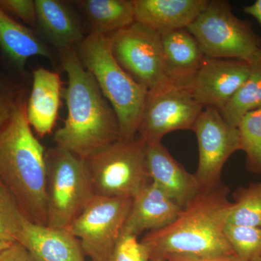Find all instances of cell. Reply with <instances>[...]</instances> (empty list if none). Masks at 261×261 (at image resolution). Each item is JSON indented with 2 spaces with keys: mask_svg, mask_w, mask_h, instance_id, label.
<instances>
[{
  "mask_svg": "<svg viewBox=\"0 0 261 261\" xmlns=\"http://www.w3.org/2000/svg\"><path fill=\"white\" fill-rule=\"evenodd\" d=\"M0 8L25 23L37 27V8L34 0H0Z\"/></svg>",
  "mask_w": 261,
  "mask_h": 261,
  "instance_id": "83f0119b",
  "label": "cell"
},
{
  "mask_svg": "<svg viewBox=\"0 0 261 261\" xmlns=\"http://www.w3.org/2000/svg\"><path fill=\"white\" fill-rule=\"evenodd\" d=\"M0 47L20 70L34 56L51 59L49 48L30 29L24 27L0 8Z\"/></svg>",
  "mask_w": 261,
  "mask_h": 261,
  "instance_id": "ffe728a7",
  "label": "cell"
},
{
  "mask_svg": "<svg viewBox=\"0 0 261 261\" xmlns=\"http://www.w3.org/2000/svg\"><path fill=\"white\" fill-rule=\"evenodd\" d=\"M182 208L152 182H149L132 199L123 231L140 236L144 231H155L171 224Z\"/></svg>",
  "mask_w": 261,
  "mask_h": 261,
  "instance_id": "9a60e30c",
  "label": "cell"
},
{
  "mask_svg": "<svg viewBox=\"0 0 261 261\" xmlns=\"http://www.w3.org/2000/svg\"><path fill=\"white\" fill-rule=\"evenodd\" d=\"M237 128L241 150L246 154L247 167L261 173V109L245 115Z\"/></svg>",
  "mask_w": 261,
  "mask_h": 261,
  "instance_id": "cb8c5ba5",
  "label": "cell"
},
{
  "mask_svg": "<svg viewBox=\"0 0 261 261\" xmlns=\"http://www.w3.org/2000/svg\"><path fill=\"white\" fill-rule=\"evenodd\" d=\"M27 218L14 196L0 180V240L18 243Z\"/></svg>",
  "mask_w": 261,
  "mask_h": 261,
  "instance_id": "484cf974",
  "label": "cell"
},
{
  "mask_svg": "<svg viewBox=\"0 0 261 261\" xmlns=\"http://www.w3.org/2000/svg\"><path fill=\"white\" fill-rule=\"evenodd\" d=\"M132 199L95 195L67 228L92 261H107L126 223Z\"/></svg>",
  "mask_w": 261,
  "mask_h": 261,
  "instance_id": "9c48e42d",
  "label": "cell"
},
{
  "mask_svg": "<svg viewBox=\"0 0 261 261\" xmlns=\"http://www.w3.org/2000/svg\"><path fill=\"white\" fill-rule=\"evenodd\" d=\"M27 101L0 125V180L32 222L47 225L45 147L33 133Z\"/></svg>",
  "mask_w": 261,
  "mask_h": 261,
  "instance_id": "3957f363",
  "label": "cell"
},
{
  "mask_svg": "<svg viewBox=\"0 0 261 261\" xmlns=\"http://www.w3.org/2000/svg\"><path fill=\"white\" fill-rule=\"evenodd\" d=\"M250 74L238 92L220 111L233 126L247 113L261 109V56L251 63Z\"/></svg>",
  "mask_w": 261,
  "mask_h": 261,
  "instance_id": "7402d4cb",
  "label": "cell"
},
{
  "mask_svg": "<svg viewBox=\"0 0 261 261\" xmlns=\"http://www.w3.org/2000/svg\"><path fill=\"white\" fill-rule=\"evenodd\" d=\"M107 261H149V252L138 237L122 231Z\"/></svg>",
  "mask_w": 261,
  "mask_h": 261,
  "instance_id": "4316f807",
  "label": "cell"
},
{
  "mask_svg": "<svg viewBox=\"0 0 261 261\" xmlns=\"http://www.w3.org/2000/svg\"><path fill=\"white\" fill-rule=\"evenodd\" d=\"M193 132L199 149L195 176L201 190H212L222 185L225 163L234 152L241 150L238 129L224 119L219 110L206 107L196 121Z\"/></svg>",
  "mask_w": 261,
  "mask_h": 261,
  "instance_id": "8fae6325",
  "label": "cell"
},
{
  "mask_svg": "<svg viewBox=\"0 0 261 261\" xmlns=\"http://www.w3.org/2000/svg\"><path fill=\"white\" fill-rule=\"evenodd\" d=\"M243 11L250 16L253 17L261 27V0H257L252 5L245 7Z\"/></svg>",
  "mask_w": 261,
  "mask_h": 261,
  "instance_id": "4dcf8cb0",
  "label": "cell"
},
{
  "mask_svg": "<svg viewBox=\"0 0 261 261\" xmlns=\"http://www.w3.org/2000/svg\"><path fill=\"white\" fill-rule=\"evenodd\" d=\"M225 237L241 261H261V228L227 224Z\"/></svg>",
  "mask_w": 261,
  "mask_h": 261,
  "instance_id": "d4e9b609",
  "label": "cell"
},
{
  "mask_svg": "<svg viewBox=\"0 0 261 261\" xmlns=\"http://www.w3.org/2000/svg\"><path fill=\"white\" fill-rule=\"evenodd\" d=\"M10 245H11V244L5 243V242L0 240V252H1L2 250H5L7 247H9Z\"/></svg>",
  "mask_w": 261,
  "mask_h": 261,
  "instance_id": "d6a6232c",
  "label": "cell"
},
{
  "mask_svg": "<svg viewBox=\"0 0 261 261\" xmlns=\"http://www.w3.org/2000/svg\"><path fill=\"white\" fill-rule=\"evenodd\" d=\"M109 37L117 63L148 93L175 85L166 70L159 33L135 22Z\"/></svg>",
  "mask_w": 261,
  "mask_h": 261,
  "instance_id": "ba28073f",
  "label": "cell"
},
{
  "mask_svg": "<svg viewBox=\"0 0 261 261\" xmlns=\"http://www.w3.org/2000/svg\"><path fill=\"white\" fill-rule=\"evenodd\" d=\"M90 25V34L111 36L135 23L133 0L78 2Z\"/></svg>",
  "mask_w": 261,
  "mask_h": 261,
  "instance_id": "44dd1931",
  "label": "cell"
},
{
  "mask_svg": "<svg viewBox=\"0 0 261 261\" xmlns=\"http://www.w3.org/2000/svg\"><path fill=\"white\" fill-rule=\"evenodd\" d=\"M203 106L188 87L171 85L147 95L137 137L146 144L162 141L171 132L193 130Z\"/></svg>",
  "mask_w": 261,
  "mask_h": 261,
  "instance_id": "30bf717a",
  "label": "cell"
},
{
  "mask_svg": "<svg viewBox=\"0 0 261 261\" xmlns=\"http://www.w3.org/2000/svg\"><path fill=\"white\" fill-rule=\"evenodd\" d=\"M135 20L163 34L187 29L198 17L208 0H133Z\"/></svg>",
  "mask_w": 261,
  "mask_h": 261,
  "instance_id": "2e32d148",
  "label": "cell"
},
{
  "mask_svg": "<svg viewBox=\"0 0 261 261\" xmlns=\"http://www.w3.org/2000/svg\"><path fill=\"white\" fill-rule=\"evenodd\" d=\"M166 70L175 85L190 88L205 56L187 29L161 34Z\"/></svg>",
  "mask_w": 261,
  "mask_h": 261,
  "instance_id": "ac0fdd59",
  "label": "cell"
},
{
  "mask_svg": "<svg viewBox=\"0 0 261 261\" xmlns=\"http://www.w3.org/2000/svg\"><path fill=\"white\" fill-rule=\"evenodd\" d=\"M187 29L207 58L252 63L261 56L260 38L250 23L233 14L228 2L208 1Z\"/></svg>",
  "mask_w": 261,
  "mask_h": 261,
  "instance_id": "5b68a950",
  "label": "cell"
},
{
  "mask_svg": "<svg viewBox=\"0 0 261 261\" xmlns=\"http://www.w3.org/2000/svg\"><path fill=\"white\" fill-rule=\"evenodd\" d=\"M233 198L227 224L261 228V182L239 189Z\"/></svg>",
  "mask_w": 261,
  "mask_h": 261,
  "instance_id": "603a6c76",
  "label": "cell"
},
{
  "mask_svg": "<svg viewBox=\"0 0 261 261\" xmlns=\"http://www.w3.org/2000/svg\"><path fill=\"white\" fill-rule=\"evenodd\" d=\"M146 159L151 182L181 208L202 191L195 174L173 159L162 142L147 144Z\"/></svg>",
  "mask_w": 261,
  "mask_h": 261,
  "instance_id": "4fadbf2b",
  "label": "cell"
},
{
  "mask_svg": "<svg viewBox=\"0 0 261 261\" xmlns=\"http://www.w3.org/2000/svg\"><path fill=\"white\" fill-rule=\"evenodd\" d=\"M0 261L37 260L21 244L14 243L0 252Z\"/></svg>",
  "mask_w": 261,
  "mask_h": 261,
  "instance_id": "f546056e",
  "label": "cell"
},
{
  "mask_svg": "<svg viewBox=\"0 0 261 261\" xmlns=\"http://www.w3.org/2000/svg\"><path fill=\"white\" fill-rule=\"evenodd\" d=\"M147 144L140 137L119 140L85 161L94 195L133 199L150 182L146 159Z\"/></svg>",
  "mask_w": 261,
  "mask_h": 261,
  "instance_id": "52a82bcc",
  "label": "cell"
},
{
  "mask_svg": "<svg viewBox=\"0 0 261 261\" xmlns=\"http://www.w3.org/2000/svg\"><path fill=\"white\" fill-rule=\"evenodd\" d=\"M27 115L31 127L39 137L49 135L56 125L63 94L59 74L45 68L34 72Z\"/></svg>",
  "mask_w": 261,
  "mask_h": 261,
  "instance_id": "e0dca14e",
  "label": "cell"
},
{
  "mask_svg": "<svg viewBox=\"0 0 261 261\" xmlns=\"http://www.w3.org/2000/svg\"><path fill=\"white\" fill-rule=\"evenodd\" d=\"M228 192L223 185L202 190L171 224L146 233L141 242L149 260L235 255L224 233L231 207Z\"/></svg>",
  "mask_w": 261,
  "mask_h": 261,
  "instance_id": "6da1fadb",
  "label": "cell"
},
{
  "mask_svg": "<svg viewBox=\"0 0 261 261\" xmlns=\"http://www.w3.org/2000/svg\"><path fill=\"white\" fill-rule=\"evenodd\" d=\"M78 48L77 53L84 68L94 77L116 113L120 140H135L148 91L117 63L109 36L89 34L78 44Z\"/></svg>",
  "mask_w": 261,
  "mask_h": 261,
  "instance_id": "277c9868",
  "label": "cell"
},
{
  "mask_svg": "<svg viewBox=\"0 0 261 261\" xmlns=\"http://www.w3.org/2000/svg\"><path fill=\"white\" fill-rule=\"evenodd\" d=\"M24 99L21 91L0 78V125L9 118L19 103Z\"/></svg>",
  "mask_w": 261,
  "mask_h": 261,
  "instance_id": "f1b7e54d",
  "label": "cell"
},
{
  "mask_svg": "<svg viewBox=\"0 0 261 261\" xmlns=\"http://www.w3.org/2000/svg\"><path fill=\"white\" fill-rule=\"evenodd\" d=\"M18 243L37 261H86L80 240L65 228L24 220Z\"/></svg>",
  "mask_w": 261,
  "mask_h": 261,
  "instance_id": "5bb4252c",
  "label": "cell"
},
{
  "mask_svg": "<svg viewBox=\"0 0 261 261\" xmlns=\"http://www.w3.org/2000/svg\"><path fill=\"white\" fill-rule=\"evenodd\" d=\"M251 69L248 62L205 57L190 89L204 108L221 111L245 83Z\"/></svg>",
  "mask_w": 261,
  "mask_h": 261,
  "instance_id": "7c38bea8",
  "label": "cell"
},
{
  "mask_svg": "<svg viewBox=\"0 0 261 261\" xmlns=\"http://www.w3.org/2000/svg\"><path fill=\"white\" fill-rule=\"evenodd\" d=\"M68 86L62 95L68 114L54 135L55 143L81 159L120 140L114 110L103 95L92 74L84 68L74 47L60 51Z\"/></svg>",
  "mask_w": 261,
  "mask_h": 261,
  "instance_id": "7a4b0ae2",
  "label": "cell"
},
{
  "mask_svg": "<svg viewBox=\"0 0 261 261\" xmlns=\"http://www.w3.org/2000/svg\"><path fill=\"white\" fill-rule=\"evenodd\" d=\"M149 261H164V260H159V259H154V260H150Z\"/></svg>",
  "mask_w": 261,
  "mask_h": 261,
  "instance_id": "836d02e7",
  "label": "cell"
},
{
  "mask_svg": "<svg viewBox=\"0 0 261 261\" xmlns=\"http://www.w3.org/2000/svg\"><path fill=\"white\" fill-rule=\"evenodd\" d=\"M37 27L60 51L74 47L84 39L83 29L73 12L58 0H35Z\"/></svg>",
  "mask_w": 261,
  "mask_h": 261,
  "instance_id": "d6986e66",
  "label": "cell"
},
{
  "mask_svg": "<svg viewBox=\"0 0 261 261\" xmlns=\"http://www.w3.org/2000/svg\"><path fill=\"white\" fill-rule=\"evenodd\" d=\"M170 261H241L235 255H229V256H216L196 257V258H184L176 259V260Z\"/></svg>",
  "mask_w": 261,
  "mask_h": 261,
  "instance_id": "1f68e13d",
  "label": "cell"
},
{
  "mask_svg": "<svg viewBox=\"0 0 261 261\" xmlns=\"http://www.w3.org/2000/svg\"><path fill=\"white\" fill-rule=\"evenodd\" d=\"M47 226L67 229L94 196L85 161L55 146L46 150Z\"/></svg>",
  "mask_w": 261,
  "mask_h": 261,
  "instance_id": "8992f818",
  "label": "cell"
}]
</instances>
